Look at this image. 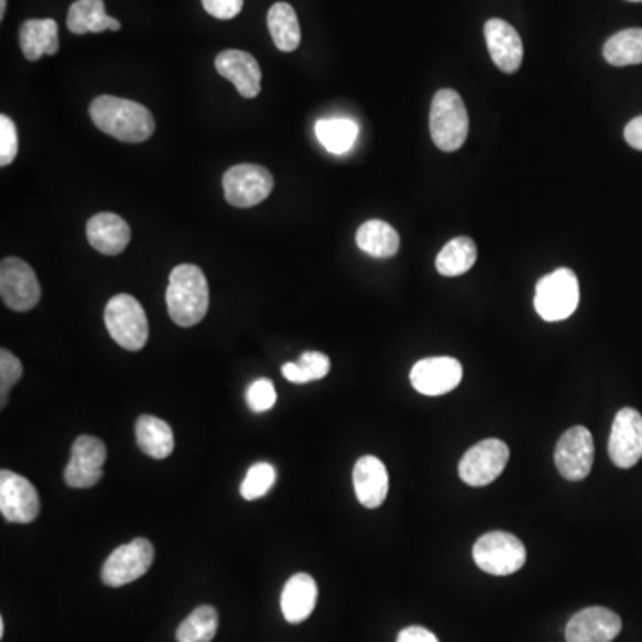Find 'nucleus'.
Returning <instances> with one entry per match:
<instances>
[{
    "mask_svg": "<svg viewBox=\"0 0 642 642\" xmlns=\"http://www.w3.org/2000/svg\"><path fill=\"white\" fill-rule=\"evenodd\" d=\"M396 642H439L431 630L423 627H409L399 633Z\"/></svg>",
    "mask_w": 642,
    "mask_h": 642,
    "instance_id": "nucleus-37",
    "label": "nucleus"
},
{
    "mask_svg": "<svg viewBox=\"0 0 642 642\" xmlns=\"http://www.w3.org/2000/svg\"><path fill=\"white\" fill-rule=\"evenodd\" d=\"M218 612L211 605H202L184 619L175 633L178 642H211L218 632Z\"/></svg>",
    "mask_w": 642,
    "mask_h": 642,
    "instance_id": "nucleus-30",
    "label": "nucleus"
},
{
    "mask_svg": "<svg viewBox=\"0 0 642 642\" xmlns=\"http://www.w3.org/2000/svg\"><path fill=\"white\" fill-rule=\"evenodd\" d=\"M359 127L348 118H327L316 123V137L330 154H347L356 143Z\"/></svg>",
    "mask_w": 642,
    "mask_h": 642,
    "instance_id": "nucleus-28",
    "label": "nucleus"
},
{
    "mask_svg": "<svg viewBox=\"0 0 642 642\" xmlns=\"http://www.w3.org/2000/svg\"><path fill=\"white\" fill-rule=\"evenodd\" d=\"M469 132L465 102L455 89H442L434 95L431 108V137L443 152L459 151Z\"/></svg>",
    "mask_w": 642,
    "mask_h": 642,
    "instance_id": "nucleus-3",
    "label": "nucleus"
},
{
    "mask_svg": "<svg viewBox=\"0 0 642 642\" xmlns=\"http://www.w3.org/2000/svg\"><path fill=\"white\" fill-rule=\"evenodd\" d=\"M89 117L100 131L123 143H143L154 134V117L134 100L100 95L89 106Z\"/></svg>",
    "mask_w": 642,
    "mask_h": 642,
    "instance_id": "nucleus-1",
    "label": "nucleus"
},
{
    "mask_svg": "<svg viewBox=\"0 0 642 642\" xmlns=\"http://www.w3.org/2000/svg\"><path fill=\"white\" fill-rule=\"evenodd\" d=\"M474 558L482 572L507 577L525 566V544L509 532H489L475 543Z\"/></svg>",
    "mask_w": 642,
    "mask_h": 642,
    "instance_id": "nucleus-6",
    "label": "nucleus"
},
{
    "mask_svg": "<svg viewBox=\"0 0 642 642\" xmlns=\"http://www.w3.org/2000/svg\"><path fill=\"white\" fill-rule=\"evenodd\" d=\"M624 140L633 149L642 151V117L633 118L632 122L624 127Z\"/></svg>",
    "mask_w": 642,
    "mask_h": 642,
    "instance_id": "nucleus-38",
    "label": "nucleus"
},
{
    "mask_svg": "<svg viewBox=\"0 0 642 642\" xmlns=\"http://www.w3.org/2000/svg\"><path fill=\"white\" fill-rule=\"evenodd\" d=\"M272 192L273 175L259 164H238L224 175V193L230 206H258Z\"/></svg>",
    "mask_w": 642,
    "mask_h": 642,
    "instance_id": "nucleus-10",
    "label": "nucleus"
},
{
    "mask_svg": "<svg viewBox=\"0 0 642 642\" xmlns=\"http://www.w3.org/2000/svg\"><path fill=\"white\" fill-rule=\"evenodd\" d=\"M106 459L108 448L99 437H77L65 468V482L74 489L94 488L102 479Z\"/></svg>",
    "mask_w": 642,
    "mask_h": 642,
    "instance_id": "nucleus-12",
    "label": "nucleus"
},
{
    "mask_svg": "<svg viewBox=\"0 0 642 642\" xmlns=\"http://www.w3.org/2000/svg\"><path fill=\"white\" fill-rule=\"evenodd\" d=\"M629 2H642V0H629Z\"/></svg>",
    "mask_w": 642,
    "mask_h": 642,
    "instance_id": "nucleus-41",
    "label": "nucleus"
},
{
    "mask_svg": "<svg viewBox=\"0 0 642 642\" xmlns=\"http://www.w3.org/2000/svg\"><path fill=\"white\" fill-rule=\"evenodd\" d=\"M0 512L6 521L28 525L40 514L39 491L22 475L0 471Z\"/></svg>",
    "mask_w": 642,
    "mask_h": 642,
    "instance_id": "nucleus-11",
    "label": "nucleus"
},
{
    "mask_svg": "<svg viewBox=\"0 0 642 642\" xmlns=\"http://www.w3.org/2000/svg\"><path fill=\"white\" fill-rule=\"evenodd\" d=\"M66 28L74 34L120 31L122 24L106 13L104 0H77L68 10Z\"/></svg>",
    "mask_w": 642,
    "mask_h": 642,
    "instance_id": "nucleus-23",
    "label": "nucleus"
},
{
    "mask_svg": "<svg viewBox=\"0 0 642 642\" xmlns=\"http://www.w3.org/2000/svg\"><path fill=\"white\" fill-rule=\"evenodd\" d=\"M216 72L230 80L243 99H255L261 91V66L258 59L243 51H224L216 56Z\"/></svg>",
    "mask_w": 642,
    "mask_h": 642,
    "instance_id": "nucleus-17",
    "label": "nucleus"
},
{
    "mask_svg": "<svg viewBox=\"0 0 642 642\" xmlns=\"http://www.w3.org/2000/svg\"><path fill=\"white\" fill-rule=\"evenodd\" d=\"M154 563V546L149 540H134L118 546L102 566V581L122 587L143 577Z\"/></svg>",
    "mask_w": 642,
    "mask_h": 642,
    "instance_id": "nucleus-9",
    "label": "nucleus"
},
{
    "mask_svg": "<svg viewBox=\"0 0 642 642\" xmlns=\"http://www.w3.org/2000/svg\"><path fill=\"white\" fill-rule=\"evenodd\" d=\"M0 638H4V619H0Z\"/></svg>",
    "mask_w": 642,
    "mask_h": 642,
    "instance_id": "nucleus-40",
    "label": "nucleus"
},
{
    "mask_svg": "<svg viewBox=\"0 0 642 642\" xmlns=\"http://www.w3.org/2000/svg\"><path fill=\"white\" fill-rule=\"evenodd\" d=\"M595 463V442L586 427L564 432L555 448V466L564 479L578 482L591 474Z\"/></svg>",
    "mask_w": 642,
    "mask_h": 642,
    "instance_id": "nucleus-13",
    "label": "nucleus"
},
{
    "mask_svg": "<svg viewBox=\"0 0 642 642\" xmlns=\"http://www.w3.org/2000/svg\"><path fill=\"white\" fill-rule=\"evenodd\" d=\"M275 480H278V469L273 468L270 463H255V465L250 466L247 477L241 483V497L249 502L263 498L273 488Z\"/></svg>",
    "mask_w": 642,
    "mask_h": 642,
    "instance_id": "nucleus-32",
    "label": "nucleus"
},
{
    "mask_svg": "<svg viewBox=\"0 0 642 642\" xmlns=\"http://www.w3.org/2000/svg\"><path fill=\"white\" fill-rule=\"evenodd\" d=\"M356 241L362 252L377 259L393 258L400 249L399 232L382 220L362 224L357 230Z\"/></svg>",
    "mask_w": 642,
    "mask_h": 642,
    "instance_id": "nucleus-25",
    "label": "nucleus"
},
{
    "mask_svg": "<svg viewBox=\"0 0 642 642\" xmlns=\"http://www.w3.org/2000/svg\"><path fill=\"white\" fill-rule=\"evenodd\" d=\"M20 48L29 62H39L42 56H54L59 51V28L56 20H28L20 28Z\"/></svg>",
    "mask_w": 642,
    "mask_h": 642,
    "instance_id": "nucleus-22",
    "label": "nucleus"
},
{
    "mask_svg": "<svg viewBox=\"0 0 642 642\" xmlns=\"http://www.w3.org/2000/svg\"><path fill=\"white\" fill-rule=\"evenodd\" d=\"M623 629L614 610L589 607L573 616L566 627L567 642H612Z\"/></svg>",
    "mask_w": 642,
    "mask_h": 642,
    "instance_id": "nucleus-16",
    "label": "nucleus"
},
{
    "mask_svg": "<svg viewBox=\"0 0 642 642\" xmlns=\"http://www.w3.org/2000/svg\"><path fill=\"white\" fill-rule=\"evenodd\" d=\"M353 489L357 500L366 509H377L382 505L390 491V477L384 463L373 455H364L357 460L353 468Z\"/></svg>",
    "mask_w": 642,
    "mask_h": 642,
    "instance_id": "nucleus-19",
    "label": "nucleus"
},
{
    "mask_svg": "<svg viewBox=\"0 0 642 642\" xmlns=\"http://www.w3.org/2000/svg\"><path fill=\"white\" fill-rule=\"evenodd\" d=\"M477 253H479L477 244L471 238H466V236L455 238L443 247L442 252L437 253V272L445 278L465 275L477 263Z\"/></svg>",
    "mask_w": 642,
    "mask_h": 642,
    "instance_id": "nucleus-27",
    "label": "nucleus"
},
{
    "mask_svg": "<svg viewBox=\"0 0 642 642\" xmlns=\"http://www.w3.org/2000/svg\"><path fill=\"white\" fill-rule=\"evenodd\" d=\"M166 305L170 318L178 327L200 324L209 309V286L200 268L178 264L170 273Z\"/></svg>",
    "mask_w": 642,
    "mask_h": 642,
    "instance_id": "nucleus-2",
    "label": "nucleus"
},
{
    "mask_svg": "<svg viewBox=\"0 0 642 642\" xmlns=\"http://www.w3.org/2000/svg\"><path fill=\"white\" fill-rule=\"evenodd\" d=\"M318 601V586L307 573H296L282 589L281 610L287 623L298 624L309 618Z\"/></svg>",
    "mask_w": 642,
    "mask_h": 642,
    "instance_id": "nucleus-21",
    "label": "nucleus"
},
{
    "mask_svg": "<svg viewBox=\"0 0 642 642\" xmlns=\"http://www.w3.org/2000/svg\"><path fill=\"white\" fill-rule=\"evenodd\" d=\"M278 402V391L270 379H259L247 390V403L253 413H266Z\"/></svg>",
    "mask_w": 642,
    "mask_h": 642,
    "instance_id": "nucleus-34",
    "label": "nucleus"
},
{
    "mask_svg": "<svg viewBox=\"0 0 642 642\" xmlns=\"http://www.w3.org/2000/svg\"><path fill=\"white\" fill-rule=\"evenodd\" d=\"M609 455L618 468L630 469L642 459V416L624 407L616 414L609 437Z\"/></svg>",
    "mask_w": 642,
    "mask_h": 642,
    "instance_id": "nucleus-14",
    "label": "nucleus"
},
{
    "mask_svg": "<svg viewBox=\"0 0 642 642\" xmlns=\"http://www.w3.org/2000/svg\"><path fill=\"white\" fill-rule=\"evenodd\" d=\"M19 154V132L10 117H0V166L13 163Z\"/></svg>",
    "mask_w": 642,
    "mask_h": 642,
    "instance_id": "nucleus-35",
    "label": "nucleus"
},
{
    "mask_svg": "<svg viewBox=\"0 0 642 642\" xmlns=\"http://www.w3.org/2000/svg\"><path fill=\"white\" fill-rule=\"evenodd\" d=\"M88 241L102 255H118L131 241V227L122 216L115 213H99L89 218L86 227Z\"/></svg>",
    "mask_w": 642,
    "mask_h": 642,
    "instance_id": "nucleus-20",
    "label": "nucleus"
},
{
    "mask_svg": "<svg viewBox=\"0 0 642 642\" xmlns=\"http://www.w3.org/2000/svg\"><path fill=\"white\" fill-rule=\"evenodd\" d=\"M463 380V364L454 357H428L411 370V384L417 393L442 396L450 393Z\"/></svg>",
    "mask_w": 642,
    "mask_h": 642,
    "instance_id": "nucleus-15",
    "label": "nucleus"
},
{
    "mask_svg": "<svg viewBox=\"0 0 642 642\" xmlns=\"http://www.w3.org/2000/svg\"><path fill=\"white\" fill-rule=\"evenodd\" d=\"M511 451L500 439H483L466 451L459 463V477L471 488H483L503 474Z\"/></svg>",
    "mask_w": 642,
    "mask_h": 642,
    "instance_id": "nucleus-7",
    "label": "nucleus"
},
{
    "mask_svg": "<svg viewBox=\"0 0 642 642\" xmlns=\"http://www.w3.org/2000/svg\"><path fill=\"white\" fill-rule=\"evenodd\" d=\"M244 0H202L207 13L220 20H232L243 10Z\"/></svg>",
    "mask_w": 642,
    "mask_h": 642,
    "instance_id": "nucleus-36",
    "label": "nucleus"
},
{
    "mask_svg": "<svg viewBox=\"0 0 642 642\" xmlns=\"http://www.w3.org/2000/svg\"><path fill=\"white\" fill-rule=\"evenodd\" d=\"M483 34L492 63L505 74L520 70L523 63V42L516 29L507 24L505 20L491 19L486 22Z\"/></svg>",
    "mask_w": 642,
    "mask_h": 642,
    "instance_id": "nucleus-18",
    "label": "nucleus"
},
{
    "mask_svg": "<svg viewBox=\"0 0 642 642\" xmlns=\"http://www.w3.org/2000/svg\"><path fill=\"white\" fill-rule=\"evenodd\" d=\"M22 376H24V368H22L19 357H14L10 350L2 348L0 350V400H2L0 405L2 407H6L10 391L22 379Z\"/></svg>",
    "mask_w": 642,
    "mask_h": 642,
    "instance_id": "nucleus-33",
    "label": "nucleus"
},
{
    "mask_svg": "<svg viewBox=\"0 0 642 642\" xmlns=\"http://www.w3.org/2000/svg\"><path fill=\"white\" fill-rule=\"evenodd\" d=\"M603 57L612 66L641 65L642 29H624L605 43Z\"/></svg>",
    "mask_w": 642,
    "mask_h": 642,
    "instance_id": "nucleus-29",
    "label": "nucleus"
},
{
    "mask_svg": "<svg viewBox=\"0 0 642 642\" xmlns=\"http://www.w3.org/2000/svg\"><path fill=\"white\" fill-rule=\"evenodd\" d=\"M0 296L17 313H28L36 307L42 287L33 268L22 259L6 258L0 264Z\"/></svg>",
    "mask_w": 642,
    "mask_h": 642,
    "instance_id": "nucleus-8",
    "label": "nucleus"
},
{
    "mask_svg": "<svg viewBox=\"0 0 642 642\" xmlns=\"http://www.w3.org/2000/svg\"><path fill=\"white\" fill-rule=\"evenodd\" d=\"M6 6H8V0H0V19H4Z\"/></svg>",
    "mask_w": 642,
    "mask_h": 642,
    "instance_id": "nucleus-39",
    "label": "nucleus"
},
{
    "mask_svg": "<svg viewBox=\"0 0 642 642\" xmlns=\"http://www.w3.org/2000/svg\"><path fill=\"white\" fill-rule=\"evenodd\" d=\"M580 302L578 279L569 268L544 275L535 286L534 307L544 322H563L577 311Z\"/></svg>",
    "mask_w": 642,
    "mask_h": 642,
    "instance_id": "nucleus-4",
    "label": "nucleus"
},
{
    "mask_svg": "<svg viewBox=\"0 0 642 642\" xmlns=\"http://www.w3.org/2000/svg\"><path fill=\"white\" fill-rule=\"evenodd\" d=\"M137 442L143 454L152 459H166L175 448L174 432L160 417L145 414L137 422Z\"/></svg>",
    "mask_w": 642,
    "mask_h": 642,
    "instance_id": "nucleus-24",
    "label": "nucleus"
},
{
    "mask_svg": "<svg viewBox=\"0 0 642 642\" xmlns=\"http://www.w3.org/2000/svg\"><path fill=\"white\" fill-rule=\"evenodd\" d=\"M268 29L272 34L275 47L282 52H293L302 42L301 24L293 6L278 2L268 11Z\"/></svg>",
    "mask_w": 642,
    "mask_h": 642,
    "instance_id": "nucleus-26",
    "label": "nucleus"
},
{
    "mask_svg": "<svg viewBox=\"0 0 642 642\" xmlns=\"http://www.w3.org/2000/svg\"><path fill=\"white\" fill-rule=\"evenodd\" d=\"M330 371V359L322 352H305L296 362L282 366V376L293 384H307L325 379Z\"/></svg>",
    "mask_w": 642,
    "mask_h": 642,
    "instance_id": "nucleus-31",
    "label": "nucleus"
},
{
    "mask_svg": "<svg viewBox=\"0 0 642 642\" xmlns=\"http://www.w3.org/2000/svg\"><path fill=\"white\" fill-rule=\"evenodd\" d=\"M104 322L117 345L138 352L149 339V319L140 302L131 295H117L106 305Z\"/></svg>",
    "mask_w": 642,
    "mask_h": 642,
    "instance_id": "nucleus-5",
    "label": "nucleus"
}]
</instances>
